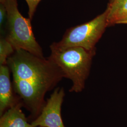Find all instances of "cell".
Here are the masks:
<instances>
[{
  "instance_id": "obj_4",
  "label": "cell",
  "mask_w": 127,
  "mask_h": 127,
  "mask_svg": "<svg viewBox=\"0 0 127 127\" xmlns=\"http://www.w3.org/2000/svg\"><path fill=\"white\" fill-rule=\"evenodd\" d=\"M108 9L87 23L67 29L62 39L55 42L50 47L64 49L70 47H81L89 51L96 50L95 45L108 27Z\"/></svg>"
},
{
  "instance_id": "obj_1",
  "label": "cell",
  "mask_w": 127,
  "mask_h": 127,
  "mask_svg": "<svg viewBox=\"0 0 127 127\" xmlns=\"http://www.w3.org/2000/svg\"><path fill=\"white\" fill-rule=\"evenodd\" d=\"M7 64L13 78L31 82L49 91L64 78L60 68L49 58L39 57L22 49L15 51Z\"/></svg>"
},
{
  "instance_id": "obj_3",
  "label": "cell",
  "mask_w": 127,
  "mask_h": 127,
  "mask_svg": "<svg viewBox=\"0 0 127 127\" xmlns=\"http://www.w3.org/2000/svg\"><path fill=\"white\" fill-rule=\"evenodd\" d=\"M7 13L5 38L16 50L22 49L43 58L42 48L33 34L31 19L26 18L19 12L17 0H0Z\"/></svg>"
},
{
  "instance_id": "obj_12",
  "label": "cell",
  "mask_w": 127,
  "mask_h": 127,
  "mask_svg": "<svg viewBox=\"0 0 127 127\" xmlns=\"http://www.w3.org/2000/svg\"><path fill=\"white\" fill-rule=\"evenodd\" d=\"M7 17V13L6 8L4 5L0 2V30L2 29V32L4 23H6Z\"/></svg>"
},
{
  "instance_id": "obj_8",
  "label": "cell",
  "mask_w": 127,
  "mask_h": 127,
  "mask_svg": "<svg viewBox=\"0 0 127 127\" xmlns=\"http://www.w3.org/2000/svg\"><path fill=\"white\" fill-rule=\"evenodd\" d=\"M21 105L17 103L0 116V127H33L31 123H28Z\"/></svg>"
},
{
  "instance_id": "obj_5",
  "label": "cell",
  "mask_w": 127,
  "mask_h": 127,
  "mask_svg": "<svg viewBox=\"0 0 127 127\" xmlns=\"http://www.w3.org/2000/svg\"><path fill=\"white\" fill-rule=\"evenodd\" d=\"M65 95L63 88H56L32 123L33 127H65L61 117V106Z\"/></svg>"
},
{
  "instance_id": "obj_2",
  "label": "cell",
  "mask_w": 127,
  "mask_h": 127,
  "mask_svg": "<svg viewBox=\"0 0 127 127\" xmlns=\"http://www.w3.org/2000/svg\"><path fill=\"white\" fill-rule=\"evenodd\" d=\"M50 47L51 53L48 58L60 68L64 77L72 82L69 91L82 92L85 88L96 50L89 51L81 47H73L64 49Z\"/></svg>"
},
{
  "instance_id": "obj_6",
  "label": "cell",
  "mask_w": 127,
  "mask_h": 127,
  "mask_svg": "<svg viewBox=\"0 0 127 127\" xmlns=\"http://www.w3.org/2000/svg\"><path fill=\"white\" fill-rule=\"evenodd\" d=\"M15 91L33 114H38L43 108L44 98L48 90L44 87L26 80L13 78Z\"/></svg>"
},
{
  "instance_id": "obj_9",
  "label": "cell",
  "mask_w": 127,
  "mask_h": 127,
  "mask_svg": "<svg viewBox=\"0 0 127 127\" xmlns=\"http://www.w3.org/2000/svg\"><path fill=\"white\" fill-rule=\"evenodd\" d=\"M108 26L118 22L127 16V0H116L111 4L107 5Z\"/></svg>"
},
{
  "instance_id": "obj_7",
  "label": "cell",
  "mask_w": 127,
  "mask_h": 127,
  "mask_svg": "<svg viewBox=\"0 0 127 127\" xmlns=\"http://www.w3.org/2000/svg\"><path fill=\"white\" fill-rule=\"evenodd\" d=\"M10 69L7 64L0 66V115L16 104L12 84Z\"/></svg>"
},
{
  "instance_id": "obj_13",
  "label": "cell",
  "mask_w": 127,
  "mask_h": 127,
  "mask_svg": "<svg viewBox=\"0 0 127 127\" xmlns=\"http://www.w3.org/2000/svg\"><path fill=\"white\" fill-rule=\"evenodd\" d=\"M117 24H127V16L122 20L120 21Z\"/></svg>"
},
{
  "instance_id": "obj_10",
  "label": "cell",
  "mask_w": 127,
  "mask_h": 127,
  "mask_svg": "<svg viewBox=\"0 0 127 127\" xmlns=\"http://www.w3.org/2000/svg\"><path fill=\"white\" fill-rule=\"evenodd\" d=\"M13 46L3 35L0 38V64L5 65L7 64V60L15 52Z\"/></svg>"
},
{
  "instance_id": "obj_14",
  "label": "cell",
  "mask_w": 127,
  "mask_h": 127,
  "mask_svg": "<svg viewBox=\"0 0 127 127\" xmlns=\"http://www.w3.org/2000/svg\"><path fill=\"white\" fill-rule=\"evenodd\" d=\"M116 0H109V2H108V4H111L113 3H114V2Z\"/></svg>"
},
{
  "instance_id": "obj_11",
  "label": "cell",
  "mask_w": 127,
  "mask_h": 127,
  "mask_svg": "<svg viewBox=\"0 0 127 127\" xmlns=\"http://www.w3.org/2000/svg\"><path fill=\"white\" fill-rule=\"evenodd\" d=\"M27 3L28 11V18L31 20L33 18L36 12L37 6L41 0H25Z\"/></svg>"
}]
</instances>
